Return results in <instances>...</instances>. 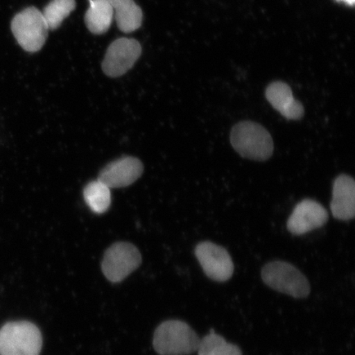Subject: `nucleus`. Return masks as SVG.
Wrapping results in <instances>:
<instances>
[{"instance_id":"1","label":"nucleus","mask_w":355,"mask_h":355,"mask_svg":"<svg viewBox=\"0 0 355 355\" xmlns=\"http://www.w3.org/2000/svg\"><path fill=\"white\" fill-rule=\"evenodd\" d=\"M230 144L243 158L265 162L272 157L274 144L269 132L260 123L241 121L230 132Z\"/></svg>"},{"instance_id":"2","label":"nucleus","mask_w":355,"mask_h":355,"mask_svg":"<svg viewBox=\"0 0 355 355\" xmlns=\"http://www.w3.org/2000/svg\"><path fill=\"white\" fill-rule=\"evenodd\" d=\"M200 338L189 324L168 320L154 333L153 346L159 355H188L198 352Z\"/></svg>"},{"instance_id":"3","label":"nucleus","mask_w":355,"mask_h":355,"mask_svg":"<svg viewBox=\"0 0 355 355\" xmlns=\"http://www.w3.org/2000/svg\"><path fill=\"white\" fill-rule=\"evenodd\" d=\"M42 341L41 331L33 322H10L0 329V355H39Z\"/></svg>"},{"instance_id":"4","label":"nucleus","mask_w":355,"mask_h":355,"mask_svg":"<svg viewBox=\"0 0 355 355\" xmlns=\"http://www.w3.org/2000/svg\"><path fill=\"white\" fill-rule=\"evenodd\" d=\"M261 279L266 286L295 299H304L310 294L308 279L298 268L283 261H273L263 266Z\"/></svg>"},{"instance_id":"5","label":"nucleus","mask_w":355,"mask_h":355,"mask_svg":"<svg viewBox=\"0 0 355 355\" xmlns=\"http://www.w3.org/2000/svg\"><path fill=\"white\" fill-rule=\"evenodd\" d=\"M11 29L24 51L34 53L42 50L48 37V26L42 12L37 8H25L13 17Z\"/></svg>"},{"instance_id":"6","label":"nucleus","mask_w":355,"mask_h":355,"mask_svg":"<svg viewBox=\"0 0 355 355\" xmlns=\"http://www.w3.org/2000/svg\"><path fill=\"white\" fill-rule=\"evenodd\" d=\"M141 263L139 250L132 243L119 242L106 250L101 269L110 282L119 283L139 268Z\"/></svg>"},{"instance_id":"7","label":"nucleus","mask_w":355,"mask_h":355,"mask_svg":"<svg viewBox=\"0 0 355 355\" xmlns=\"http://www.w3.org/2000/svg\"><path fill=\"white\" fill-rule=\"evenodd\" d=\"M195 255L204 273L212 281L225 282L232 277L233 261L223 247L209 241L202 242L195 248Z\"/></svg>"},{"instance_id":"8","label":"nucleus","mask_w":355,"mask_h":355,"mask_svg":"<svg viewBox=\"0 0 355 355\" xmlns=\"http://www.w3.org/2000/svg\"><path fill=\"white\" fill-rule=\"evenodd\" d=\"M141 54V46L135 39L119 38L105 53L102 69L111 78H118L132 68Z\"/></svg>"},{"instance_id":"9","label":"nucleus","mask_w":355,"mask_h":355,"mask_svg":"<svg viewBox=\"0 0 355 355\" xmlns=\"http://www.w3.org/2000/svg\"><path fill=\"white\" fill-rule=\"evenodd\" d=\"M328 220L325 207L312 199H304L297 204L287 221V229L292 234L302 235L322 227Z\"/></svg>"},{"instance_id":"10","label":"nucleus","mask_w":355,"mask_h":355,"mask_svg":"<svg viewBox=\"0 0 355 355\" xmlns=\"http://www.w3.org/2000/svg\"><path fill=\"white\" fill-rule=\"evenodd\" d=\"M144 166L139 159L125 157L106 166L99 175V180L110 189L128 187L139 179Z\"/></svg>"},{"instance_id":"11","label":"nucleus","mask_w":355,"mask_h":355,"mask_svg":"<svg viewBox=\"0 0 355 355\" xmlns=\"http://www.w3.org/2000/svg\"><path fill=\"white\" fill-rule=\"evenodd\" d=\"M332 216L340 220L354 219L355 215V182L352 176L340 175L333 184L331 202Z\"/></svg>"},{"instance_id":"12","label":"nucleus","mask_w":355,"mask_h":355,"mask_svg":"<svg viewBox=\"0 0 355 355\" xmlns=\"http://www.w3.org/2000/svg\"><path fill=\"white\" fill-rule=\"evenodd\" d=\"M266 97L273 108L288 121H300L304 117V105L295 99L288 84L283 82L270 83L266 88Z\"/></svg>"},{"instance_id":"13","label":"nucleus","mask_w":355,"mask_h":355,"mask_svg":"<svg viewBox=\"0 0 355 355\" xmlns=\"http://www.w3.org/2000/svg\"><path fill=\"white\" fill-rule=\"evenodd\" d=\"M119 30L125 33L135 32L143 22V11L133 0H110Z\"/></svg>"},{"instance_id":"14","label":"nucleus","mask_w":355,"mask_h":355,"mask_svg":"<svg viewBox=\"0 0 355 355\" xmlns=\"http://www.w3.org/2000/svg\"><path fill=\"white\" fill-rule=\"evenodd\" d=\"M113 19V8L110 0H90L85 22L91 33L100 35L107 32Z\"/></svg>"},{"instance_id":"15","label":"nucleus","mask_w":355,"mask_h":355,"mask_svg":"<svg viewBox=\"0 0 355 355\" xmlns=\"http://www.w3.org/2000/svg\"><path fill=\"white\" fill-rule=\"evenodd\" d=\"M83 196L87 206L96 214H102L109 209L111 204L110 189L99 180L92 181L86 186Z\"/></svg>"},{"instance_id":"16","label":"nucleus","mask_w":355,"mask_h":355,"mask_svg":"<svg viewBox=\"0 0 355 355\" xmlns=\"http://www.w3.org/2000/svg\"><path fill=\"white\" fill-rule=\"evenodd\" d=\"M198 352V355H243L237 345L227 343L212 329L200 340Z\"/></svg>"},{"instance_id":"17","label":"nucleus","mask_w":355,"mask_h":355,"mask_svg":"<svg viewBox=\"0 0 355 355\" xmlns=\"http://www.w3.org/2000/svg\"><path fill=\"white\" fill-rule=\"evenodd\" d=\"M75 8H76L75 0H52L44 8L42 12L49 30H55L60 28L62 22L69 16Z\"/></svg>"},{"instance_id":"18","label":"nucleus","mask_w":355,"mask_h":355,"mask_svg":"<svg viewBox=\"0 0 355 355\" xmlns=\"http://www.w3.org/2000/svg\"><path fill=\"white\" fill-rule=\"evenodd\" d=\"M336 1L343 2V3H346V4H347V6L353 7L354 6L355 0H336Z\"/></svg>"}]
</instances>
